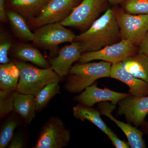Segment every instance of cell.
<instances>
[{"mask_svg": "<svg viewBox=\"0 0 148 148\" xmlns=\"http://www.w3.org/2000/svg\"><path fill=\"white\" fill-rule=\"evenodd\" d=\"M110 77L118 80L127 85L129 93L135 97L148 95V83L132 76L127 72L122 62L112 64Z\"/></svg>", "mask_w": 148, "mask_h": 148, "instance_id": "5bb4252c", "label": "cell"}, {"mask_svg": "<svg viewBox=\"0 0 148 148\" xmlns=\"http://www.w3.org/2000/svg\"><path fill=\"white\" fill-rule=\"evenodd\" d=\"M81 47L78 42H73L62 48L56 57L49 60L51 67L61 77L69 73L72 65L81 57Z\"/></svg>", "mask_w": 148, "mask_h": 148, "instance_id": "4fadbf2b", "label": "cell"}, {"mask_svg": "<svg viewBox=\"0 0 148 148\" xmlns=\"http://www.w3.org/2000/svg\"><path fill=\"white\" fill-rule=\"evenodd\" d=\"M16 89L0 90V117L3 118L14 109Z\"/></svg>", "mask_w": 148, "mask_h": 148, "instance_id": "603a6c76", "label": "cell"}, {"mask_svg": "<svg viewBox=\"0 0 148 148\" xmlns=\"http://www.w3.org/2000/svg\"><path fill=\"white\" fill-rule=\"evenodd\" d=\"M20 71L14 62L0 65V88L1 90L16 89Z\"/></svg>", "mask_w": 148, "mask_h": 148, "instance_id": "44dd1931", "label": "cell"}, {"mask_svg": "<svg viewBox=\"0 0 148 148\" xmlns=\"http://www.w3.org/2000/svg\"><path fill=\"white\" fill-rule=\"evenodd\" d=\"M106 2V0H83L60 23L66 27L88 29L103 10Z\"/></svg>", "mask_w": 148, "mask_h": 148, "instance_id": "8992f818", "label": "cell"}, {"mask_svg": "<svg viewBox=\"0 0 148 148\" xmlns=\"http://www.w3.org/2000/svg\"><path fill=\"white\" fill-rule=\"evenodd\" d=\"M116 11L109 8L86 31L76 36L82 53L97 51L121 40Z\"/></svg>", "mask_w": 148, "mask_h": 148, "instance_id": "6da1fadb", "label": "cell"}, {"mask_svg": "<svg viewBox=\"0 0 148 148\" xmlns=\"http://www.w3.org/2000/svg\"><path fill=\"white\" fill-rule=\"evenodd\" d=\"M138 52L148 57V32L138 46Z\"/></svg>", "mask_w": 148, "mask_h": 148, "instance_id": "f1b7e54d", "label": "cell"}, {"mask_svg": "<svg viewBox=\"0 0 148 148\" xmlns=\"http://www.w3.org/2000/svg\"><path fill=\"white\" fill-rule=\"evenodd\" d=\"M143 129V132L148 136V120L145 122L143 125L141 126Z\"/></svg>", "mask_w": 148, "mask_h": 148, "instance_id": "1f68e13d", "label": "cell"}, {"mask_svg": "<svg viewBox=\"0 0 148 148\" xmlns=\"http://www.w3.org/2000/svg\"><path fill=\"white\" fill-rule=\"evenodd\" d=\"M106 1L111 4L116 5H118L126 1V0H106Z\"/></svg>", "mask_w": 148, "mask_h": 148, "instance_id": "4dcf8cb0", "label": "cell"}, {"mask_svg": "<svg viewBox=\"0 0 148 148\" xmlns=\"http://www.w3.org/2000/svg\"><path fill=\"white\" fill-rule=\"evenodd\" d=\"M14 63L20 71L16 90L22 94L36 96L47 85L60 80V77L51 67L39 69L24 61H16Z\"/></svg>", "mask_w": 148, "mask_h": 148, "instance_id": "3957f363", "label": "cell"}, {"mask_svg": "<svg viewBox=\"0 0 148 148\" xmlns=\"http://www.w3.org/2000/svg\"><path fill=\"white\" fill-rule=\"evenodd\" d=\"M35 95L22 94L17 91L14 98V110L27 123H30L36 116V105Z\"/></svg>", "mask_w": 148, "mask_h": 148, "instance_id": "ac0fdd59", "label": "cell"}, {"mask_svg": "<svg viewBox=\"0 0 148 148\" xmlns=\"http://www.w3.org/2000/svg\"><path fill=\"white\" fill-rule=\"evenodd\" d=\"M112 65L104 61L75 64L70 70L65 88L70 92H80L97 80L110 77Z\"/></svg>", "mask_w": 148, "mask_h": 148, "instance_id": "7a4b0ae2", "label": "cell"}, {"mask_svg": "<svg viewBox=\"0 0 148 148\" xmlns=\"http://www.w3.org/2000/svg\"><path fill=\"white\" fill-rule=\"evenodd\" d=\"M121 39L139 46L148 32V14H133L119 10L116 12Z\"/></svg>", "mask_w": 148, "mask_h": 148, "instance_id": "5b68a950", "label": "cell"}, {"mask_svg": "<svg viewBox=\"0 0 148 148\" xmlns=\"http://www.w3.org/2000/svg\"><path fill=\"white\" fill-rule=\"evenodd\" d=\"M24 146V140L19 135H14L9 146V148H21Z\"/></svg>", "mask_w": 148, "mask_h": 148, "instance_id": "83f0119b", "label": "cell"}, {"mask_svg": "<svg viewBox=\"0 0 148 148\" xmlns=\"http://www.w3.org/2000/svg\"><path fill=\"white\" fill-rule=\"evenodd\" d=\"M6 14L12 29L17 38L27 41L34 40V33L32 32L26 19L23 16L16 12L9 9L6 11Z\"/></svg>", "mask_w": 148, "mask_h": 148, "instance_id": "ffe728a7", "label": "cell"}, {"mask_svg": "<svg viewBox=\"0 0 148 148\" xmlns=\"http://www.w3.org/2000/svg\"><path fill=\"white\" fill-rule=\"evenodd\" d=\"M98 109L102 115L106 116L114 122L121 130L127 139V143L130 147L144 148L146 147L143 136V131L137 129L130 123H125L116 119L112 114L115 109L116 106L108 102H101L98 104Z\"/></svg>", "mask_w": 148, "mask_h": 148, "instance_id": "7c38bea8", "label": "cell"}, {"mask_svg": "<svg viewBox=\"0 0 148 148\" xmlns=\"http://www.w3.org/2000/svg\"><path fill=\"white\" fill-rule=\"evenodd\" d=\"M73 112L76 118L81 121H88L107 135L111 130L101 118V114L98 110L79 103L74 107Z\"/></svg>", "mask_w": 148, "mask_h": 148, "instance_id": "d6986e66", "label": "cell"}, {"mask_svg": "<svg viewBox=\"0 0 148 148\" xmlns=\"http://www.w3.org/2000/svg\"><path fill=\"white\" fill-rule=\"evenodd\" d=\"M8 8L27 20L36 17L50 0H7Z\"/></svg>", "mask_w": 148, "mask_h": 148, "instance_id": "9a60e30c", "label": "cell"}, {"mask_svg": "<svg viewBox=\"0 0 148 148\" xmlns=\"http://www.w3.org/2000/svg\"><path fill=\"white\" fill-rule=\"evenodd\" d=\"M17 125L15 120L9 121L4 125L0 132V148H5L8 145L13 138L14 132Z\"/></svg>", "mask_w": 148, "mask_h": 148, "instance_id": "d4e9b609", "label": "cell"}, {"mask_svg": "<svg viewBox=\"0 0 148 148\" xmlns=\"http://www.w3.org/2000/svg\"><path fill=\"white\" fill-rule=\"evenodd\" d=\"M60 22L44 25L35 29L33 43L51 52H56L57 47L65 42H73L76 36Z\"/></svg>", "mask_w": 148, "mask_h": 148, "instance_id": "277c9868", "label": "cell"}, {"mask_svg": "<svg viewBox=\"0 0 148 148\" xmlns=\"http://www.w3.org/2000/svg\"><path fill=\"white\" fill-rule=\"evenodd\" d=\"M138 51L137 46L128 41L121 39L97 51L83 53L79 61L86 63L93 60H101L113 64L122 62Z\"/></svg>", "mask_w": 148, "mask_h": 148, "instance_id": "ba28073f", "label": "cell"}, {"mask_svg": "<svg viewBox=\"0 0 148 148\" xmlns=\"http://www.w3.org/2000/svg\"><path fill=\"white\" fill-rule=\"evenodd\" d=\"M124 8L131 14H148V0H126Z\"/></svg>", "mask_w": 148, "mask_h": 148, "instance_id": "cb8c5ba5", "label": "cell"}, {"mask_svg": "<svg viewBox=\"0 0 148 148\" xmlns=\"http://www.w3.org/2000/svg\"><path fill=\"white\" fill-rule=\"evenodd\" d=\"M117 114L124 115L135 127L142 126L148 114V95L135 97L130 94L119 102Z\"/></svg>", "mask_w": 148, "mask_h": 148, "instance_id": "30bf717a", "label": "cell"}, {"mask_svg": "<svg viewBox=\"0 0 148 148\" xmlns=\"http://www.w3.org/2000/svg\"><path fill=\"white\" fill-rule=\"evenodd\" d=\"M5 1L6 0H0V19L1 21L4 22L8 21L5 10Z\"/></svg>", "mask_w": 148, "mask_h": 148, "instance_id": "f546056e", "label": "cell"}, {"mask_svg": "<svg viewBox=\"0 0 148 148\" xmlns=\"http://www.w3.org/2000/svg\"><path fill=\"white\" fill-rule=\"evenodd\" d=\"M124 69L135 77L148 83V57L138 52L122 61Z\"/></svg>", "mask_w": 148, "mask_h": 148, "instance_id": "2e32d148", "label": "cell"}, {"mask_svg": "<svg viewBox=\"0 0 148 148\" xmlns=\"http://www.w3.org/2000/svg\"><path fill=\"white\" fill-rule=\"evenodd\" d=\"M130 94L116 92L108 88L102 89L98 88L97 84H93L86 88L75 99L87 107H92L96 103L109 101L116 106L121 100Z\"/></svg>", "mask_w": 148, "mask_h": 148, "instance_id": "8fae6325", "label": "cell"}, {"mask_svg": "<svg viewBox=\"0 0 148 148\" xmlns=\"http://www.w3.org/2000/svg\"><path fill=\"white\" fill-rule=\"evenodd\" d=\"M71 135L63 122L57 117L51 118L40 132L35 148H62L69 145Z\"/></svg>", "mask_w": 148, "mask_h": 148, "instance_id": "9c48e42d", "label": "cell"}, {"mask_svg": "<svg viewBox=\"0 0 148 148\" xmlns=\"http://www.w3.org/2000/svg\"><path fill=\"white\" fill-rule=\"evenodd\" d=\"M13 55L20 61L31 62L43 69L50 67L42 53L30 45L22 43L17 45L14 49Z\"/></svg>", "mask_w": 148, "mask_h": 148, "instance_id": "e0dca14e", "label": "cell"}, {"mask_svg": "<svg viewBox=\"0 0 148 148\" xmlns=\"http://www.w3.org/2000/svg\"><path fill=\"white\" fill-rule=\"evenodd\" d=\"M11 41L5 34H1L0 36V63L1 64L10 63L9 58L8 52L11 47Z\"/></svg>", "mask_w": 148, "mask_h": 148, "instance_id": "484cf974", "label": "cell"}, {"mask_svg": "<svg viewBox=\"0 0 148 148\" xmlns=\"http://www.w3.org/2000/svg\"><path fill=\"white\" fill-rule=\"evenodd\" d=\"M79 0H50L36 17L27 20L31 29L60 22L67 18Z\"/></svg>", "mask_w": 148, "mask_h": 148, "instance_id": "52a82bcc", "label": "cell"}, {"mask_svg": "<svg viewBox=\"0 0 148 148\" xmlns=\"http://www.w3.org/2000/svg\"><path fill=\"white\" fill-rule=\"evenodd\" d=\"M58 82H55L47 85L37 94L35 98L36 111L41 110L53 97L59 93Z\"/></svg>", "mask_w": 148, "mask_h": 148, "instance_id": "7402d4cb", "label": "cell"}, {"mask_svg": "<svg viewBox=\"0 0 148 148\" xmlns=\"http://www.w3.org/2000/svg\"><path fill=\"white\" fill-rule=\"evenodd\" d=\"M113 145L116 148H128L130 147L128 143L120 140L112 130L107 134Z\"/></svg>", "mask_w": 148, "mask_h": 148, "instance_id": "4316f807", "label": "cell"}]
</instances>
